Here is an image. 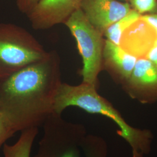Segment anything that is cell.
Segmentation results:
<instances>
[{"label":"cell","instance_id":"6da1fadb","mask_svg":"<svg viewBox=\"0 0 157 157\" xmlns=\"http://www.w3.org/2000/svg\"><path fill=\"white\" fill-rule=\"evenodd\" d=\"M62 83L61 59L56 50L0 82V112L8 128L18 132L43 126L54 113Z\"/></svg>","mask_w":157,"mask_h":157},{"label":"cell","instance_id":"7a4b0ae2","mask_svg":"<svg viewBox=\"0 0 157 157\" xmlns=\"http://www.w3.org/2000/svg\"><path fill=\"white\" fill-rule=\"evenodd\" d=\"M69 107H78L86 112L99 114L112 120L118 126V135L129 144L132 151L144 157L151 151L153 140L151 132L129 124L112 104L98 93L95 86L84 82L78 85L62 82L56 97L54 112L62 115Z\"/></svg>","mask_w":157,"mask_h":157},{"label":"cell","instance_id":"3957f363","mask_svg":"<svg viewBox=\"0 0 157 157\" xmlns=\"http://www.w3.org/2000/svg\"><path fill=\"white\" fill-rule=\"evenodd\" d=\"M48 54L26 29L13 23H0V82Z\"/></svg>","mask_w":157,"mask_h":157},{"label":"cell","instance_id":"277c9868","mask_svg":"<svg viewBox=\"0 0 157 157\" xmlns=\"http://www.w3.org/2000/svg\"><path fill=\"white\" fill-rule=\"evenodd\" d=\"M64 25L76 41L83 61L80 71L82 82L97 88L98 76L103 67V51L105 38L93 27L80 8L74 12Z\"/></svg>","mask_w":157,"mask_h":157},{"label":"cell","instance_id":"5b68a950","mask_svg":"<svg viewBox=\"0 0 157 157\" xmlns=\"http://www.w3.org/2000/svg\"><path fill=\"white\" fill-rule=\"evenodd\" d=\"M37 153L33 157H81V143L87 135L82 124L52 113L47 119Z\"/></svg>","mask_w":157,"mask_h":157},{"label":"cell","instance_id":"8992f818","mask_svg":"<svg viewBox=\"0 0 157 157\" xmlns=\"http://www.w3.org/2000/svg\"><path fill=\"white\" fill-rule=\"evenodd\" d=\"M82 0H40L27 15L32 28L42 30L64 24L80 8Z\"/></svg>","mask_w":157,"mask_h":157},{"label":"cell","instance_id":"52a82bcc","mask_svg":"<svg viewBox=\"0 0 157 157\" xmlns=\"http://www.w3.org/2000/svg\"><path fill=\"white\" fill-rule=\"evenodd\" d=\"M80 8L87 19L100 33L133 10L128 2L118 0H82Z\"/></svg>","mask_w":157,"mask_h":157},{"label":"cell","instance_id":"ba28073f","mask_svg":"<svg viewBox=\"0 0 157 157\" xmlns=\"http://www.w3.org/2000/svg\"><path fill=\"white\" fill-rule=\"evenodd\" d=\"M130 95L143 102L157 100V67L147 58L137 59L129 78L124 82Z\"/></svg>","mask_w":157,"mask_h":157},{"label":"cell","instance_id":"9c48e42d","mask_svg":"<svg viewBox=\"0 0 157 157\" xmlns=\"http://www.w3.org/2000/svg\"><path fill=\"white\" fill-rule=\"evenodd\" d=\"M157 44L156 30L140 17L125 30L119 45L139 59L146 58Z\"/></svg>","mask_w":157,"mask_h":157},{"label":"cell","instance_id":"30bf717a","mask_svg":"<svg viewBox=\"0 0 157 157\" xmlns=\"http://www.w3.org/2000/svg\"><path fill=\"white\" fill-rule=\"evenodd\" d=\"M102 59L103 67L125 82L132 72L137 58L126 52L119 45L105 40Z\"/></svg>","mask_w":157,"mask_h":157},{"label":"cell","instance_id":"8fae6325","mask_svg":"<svg viewBox=\"0 0 157 157\" xmlns=\"http://www.w3.org/2000/svg\"><path fill=\"white\" fill-rule=\"evenodd\" d=\"M38 128H32L23 130L17 142L10 145L5 143L3 145L4 157H30V153L37 135Z\"/></svg>","mask_w":157,"mask_h":157},{"label":"cell","instance_id":"7c38bea8","mask_svg":"<svg viewBox=\"0 0 157 157\" xmlns=\"http://www.w3.org/2000/svg\"><path fill=\"white\" fill-rule=\"evenodd\" d=\"M140 17V13L132 10L127 15L107 28L103 33L104 37L115 44L119 45L121 37L125 30Z\"/></svg>","mask_w":157,"mask_h":157},{"label":"cell","instance_id":"4fadbf2b","mask_svg":"<svg viewBox=\"0 0 157 157\" xmlns=\"http://www.w3.org/2000/svg\"><path fill=\"white\" fill-rule=\"evenodd\" d=\"M85 157H107V142L100 136L87 135L81 144Z\"/></svg>","mask_w":157,"mask_h":157},{"label":"cell","instance_id":"5bb4252c","mask_svg":"<svg viewBox=\"0 0 157 157\" xmlns=\"http://www.w3.org/2000/svg\"><path fill=\"white\" fill-rule=\"evenodd\" d=\"M129 2L141 15L157 13V0H130Z\"/></svg>","mask_w":157,"mask_h":157},{"label":"cell","instance_id":"9a60e30c","mask_svg":"<svg viewBox=\"0 0 157 157\" xmlns=\"http://www.w3.org/2000/svg\"><path fill=\"white\" fill-rule=\"evenodd\" d=\"M13 135L6 126L0 112V148L6 143V141L13 137Z\"/></svg>","mask_w":157,"mask_h":157},{"label":"cell","instance_id":"2e32d148","mask_svg":"<svg viewBox=\"0 0 157 157\" xmlns=\"http://www.w3.org/2000/svg\"><path fill=\"white\" fill-rule=\"evenodd\" d=\"M40 0H17V5L22 13L29 14L37 6Z\"/></svg>","mask_w":157,"mask_h":157},{"label":"cell","instance_id":"e0dca14e","mask_svg":"<svg viewBox=\"0 0 157 157\" xmlns=\"http://www.w3.org/2000/svg\"><path fill=\"white\" fill-rule=\"evenodd\" d=\"M141 17L149 23L157 32V13L143 15H141Z\"/></svg>","mask_w":157,"mask_h":157},{"label":"cell","instance_id":"ac0fdd59","mask_svg":"<svg viewBox=\"0 0 157 157\" xmlns=\"http://www.w3.org/2000/svg\"><path fill=\"white\" fill-rule=\"evenodd\" d=\"M146 58L153 62L157 67V44L150 51Z\"/></svg>","mask_w":157,"mask_h":157},{"label":"cell","instance_id":"d6986e66","mask_svg":"<svg viewBox=\"0 0 157 157\" xmlns=\"http://www.w3.org/2000/svg\"><path fill=\"white\" fill-rule=\"evenodd\" d=\"M132 157H144L143 155H141L140 154L135 152H132Z\"/></svg>","mask_w":157,"mask_h":157},{"label":"cell","instance_id":"ffe728a7","mask_svg":"<svg viewBox=\"0 0 157 157\" xmlns=\"http://www.w3.org/2000/svg\"><path fill=\"white\" fill-rule=\"evenodd\" d=\"M122 1H124L125 2H129V1H130V0H122Z\"/></svg>","mask_w":157,"mask_h":157}]
</instances>
